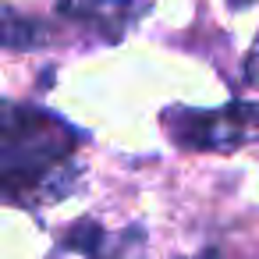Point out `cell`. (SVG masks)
Wrapping results in <instances>:
<instances>
[{
	"label": "cell",
	"mask_w": 259,
	"mask_h": 259,
	"mask_svg": "<svg viewBox=\"0 0 259 259\" xmlns=\"http://www.w3.org/2000/svg\"><path fill=\"white\" fill-rule=\"evenodd\" d=\"M75 132L54 114L32 107H8L4 117V185L8 195H18L22 185L43 181V174L68 153Z\"/></svg>",
	"instance_id": "1"
},
{
	"label": "cell",
	"mask_w": 259,
	"mask_h": 259,
	"mask_svg": "<svg viewBox=\"0 0 259 259\" xmlns=\"http://www.w3.org/2000/svg\"><path fill=\"white\" fill-rule=\"evenodd\" d=\"M142 11V0H61V15L100 29L110 39L124 36Z\"/></svg>",
	"instance_id": "3"
},
{
	"label": "cell",
	"mask_w": 259,
	"mask_h": 259,
	"mask_svg": "<svg viewBox=\"0 0 259 259\" xmlns=\"http://www.w3.org/2000/svg\"><path fill=\"white\" fill-rule=\"evenodd\" d=\"M167 132L188 149H238L259 142V107L234 103L224 110H170Z\"/></svg>",
	"instance_id": "2"
}]
</instances>
